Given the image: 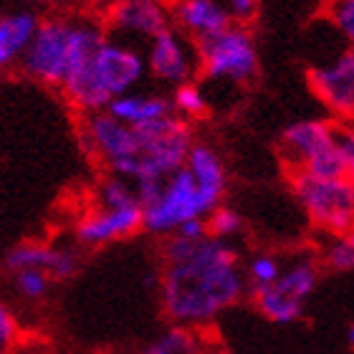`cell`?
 <instances>
[{"label":"cell","mask_w":354,"mask_h":354,"mask_svg":"<svg viewBox=\"0 0 354 354\" xmlns=\"http://www.w3.org/2000/svg\"><path fill=\"white\" fill-rule=\"evenodd\" d=\"M245 281L238 251L228 241L213 236L187 241L177 233L165 238L160 301L175 326L198 329L210 324L241 301Z\"/></svg>","instance_id":"6da1fadb"},{"label":"cell","mask_w":354,"mask_h":354,"mask_svg":"<svg viewBox=\"0 0 354 354\" xmlns=\"http://www.w3.org/2000/svg\"><path fill=\"white\" fill-rule=\"evenodd\" d=\"M281 155L291 165V172H309L329 180L347 177L339 129L324 119L291 122L281 134Z\"/></svg>","instance_id":"7a4b0ae2"},{"label":"cell","mask_w":354,"mask_h":354,"mask_svg":"<svg viewBox=\"0 0 354 354\" xmlns=\"http://www.w3.org/2000/svg\"><path fill=\"white\" fill-rule=\"evenodd\" d=\"M218 207L200 192L192 172L185 165L162 183L152 200L142 205L145 213V230L155 236L170 238L190 221H207Z\"/></svg>","instance_id":"3957f363"},{"label":"cell","mask_w":354,"mask_h":354,"mask_svg":"<svg viewBox=\"0 0 354 354\" xmlns=\"http://www.w3.org/2000/svg\"><path fill=\"white\" fill-rule=\"evenodd\" d=\"M291 190L319 230L329 236L354 230V185L347 177L329 180L309 172H291Z\"/></svg>","instance_id":"277c9868"},{"label":"cell","mask_w":354,"mask_h":354,"mask_svg":"<svg viewBox=\"0 0 354 354\" xmlns=\"http://www.w3.org/2000/svg\"><path fill=\"white\" fill-rule=\"evenodd\" d=\"M200 71L210 82L248 84L259 74V46L245 26H230L213 38L195 44Z\"/></svg>","instance_id":"5b68a950"},{"label":"cell","mask_w":354,"mask_h":354,"mask_svg":"<svg viewBox=\"0 0 354 354\" xmlns=\"http://www.w3.org/2000/svg\"><path fill=\"white\" fill-rule=\"evenodd\" d=\"M74 15H48L21 61V71L46 86H64L71 59Z\"/></svg>","instance_id":"8992f818"},{"label":"cell","mask_w":354,"mask_h":354,"mask_svg":"<svg viewBox=\"0 0 354 354\" xmlns=\"http://www.w3.org/2000/svg\"><path fill=\"white\" fill-rule=\"evenodd\" d=\"M319 283V263L311 256H296L281 271L271 288L253 294L256 306L276 324H291L304 314V304Z\"/></svg>","instance_id":"52a82bcc"},{"label":"cell","mask_w":354,"mask_h":354,"mask_svg":"<svg viewBox=\"0 0 354 354\" xmlns=\"http://www.w3.org/2000/svg\"><path fill=\"white\" fill-rule=\"evenodd\" d=\"M82 142L88 155H94L106 170H111L114 165L124 162V160H132L140 152L134 127H127L124 122L111 117L109 111L88 114L84 119Z\"/></svg>","instance_id":"ba28073f"},{"label":"cell","mask_w":354,"mask_h":354,"mask_svg":"<svg viewBox=\"0 0 354 354\" xmlns=\"http://www.w3.org/2000/svg\"><path fill=\"white\" fill-rule=\"evenodd\" d=\"M311 91L326 109L342 117H354V51L342 48L309 68Z\"/></svg>","instance_id":"9c48e42d"},{"label":"cell","mask_w":354,"mask_h":354,"mask_svg":"<svg viewBox=\"0 0 354 354\" xmlns=\"http://www.w3.org/2000/svg\"><path fill=\"white\" fill-rule=\"evenodd\" d=\"M147 66L155 79L177 88L183 84H190L195 71H200L198 48L190 46L187 36H183L177 28H167L149 41Z\"/></svg>","instance_id":"30bf717a"},{"label":"cell","mask_w":354,"mask_h":354,"mask_svg":"<svg viewBox=\"0 0 354 354\" xmlns=\"http://www.w3.org/2000/svg\"><path fill=\"white\" fill-rule=\"evenodd\" d=\"M106 23H109V30L114 38L152 41L167 28H172V13L157 0H122V3L109 8Z\"/></svg>","instance_id":"8fae6325"},{"label":"cell","mask_w":354,"mask_h":354,"mask_svg":"<svg viewBox=\"0 0 354 354\" xmlns=\"http://www.w3.org/2000/svg\"><path fill=\"white\" fill-rule=\"evenodd\" d=\"M145 228V213L142 205L122 207V210H99L84 215L76 223V241L82 245H106L119 238L134 236Z\"/></svg>","instance_id":"7c38bea8"},{"label":"cell","mask_w":354,"mask_h":354,"mask_svg":"<svg viewBox=\"0 0 354 354\" xmlns=\"http://www.w3.org/2000/svg\"><path fill=\"white\" fill-rule=\"evenodd\" d=\"M79 259L74 251L51 243H18L6 253V268L18 271H44L51 279H68L74 276Z\"/></svg>","instance_id":"4fadbf2b"},{"label":"cell","mask_w":354,"mask_h":354,"mask_svg":"<svg viewBox=\"0 0 354 354\" xmlns=\"http://www.w3.org/2000/svg\"><path fill=\"white\" fill-rule=\"evenodd\" d=\"M172 21L183 36L195 38V44L218 36L233 26L228 6H221L215 0H183L172 8Z\"/></svg>","instance_id":"5bb4252c"},{"label":"cell","mask_w":354,"mask_h":354,"mask_svg":"<svg viewBox=\"0 0 354 354\" xmlns=\"http://www.w3.org/2000/svg\"><path fill=\"white\" fill-rule=\"evenodd\" d=\"M38 13L28 8H15L0 15V66H21L23 56L30 48L38 28H41Z\"/></svg>","instance_id":"9a60e30c"},{"label":"cell","mask_w":354,"mask_h":354,"mask_svg":"<svg viewBox=\"0 0 354 354\" xmlns=\"http://www.w3.org/2000/svg\"><path fill=\"white\" fill-rule=\"evenodd\" d=\"M106 111L114 119L124 122L127 127H145L160 119L175 117V104H172V96L132 91V94L117 96Z\"/></svg>","instance_id":"2e32d148"},{"label":"cell","mask_w":354,"mask_h":354,"mask_svg":"<svg viewBox=\"0 0 354 354\" xmlns=\"http://www.w3.org/2000/svg\"><path fill=\"white\" fill-rule=\"evenodd\" d=\"M187 170L192 172L200 192L205 195L215 207H221L223 192H225V167H223L221 155L210 145L195 142L187 157Z\"/></svg>","instance_id":"e0dca14e"},{"label":"cell","mask_w":354,"mask_h":354,"mask_svg":"<svg viewBox=\"0 0 354 354\" xmlns=\"http://www.w3.org/2000/svg\"><path fill=\"white\" fill-rule=\"evenodd\" d=\"M142 205L137 190L129 180L119 175H106L96 185V207L99 210H122V207Z\"/></svg>","instance_id":"ac0fdd59"},{"label":"cell","mask_w":354,"mask_h":354,"mask_svg":"<svg viewBox=\"0 0 354 354\" xmlns=\"http://www.w3.org/2000/svg\"><path fill=\"white\" fill-rule=\"evenodd\" d=\"M205 347L207 344H203L195 329L172 326L170 332H165L155 344L145 347L140 354H205Z\"/></svg>","instance_id":"d6986e66"},{"label":"cell","mask_w":354,"mask_h":354,"mask_svg":"<svg viewBox=\"0 0 354 354\" xmlns=\"http://www.w3.org/2000/svg\"><path fill=\"white\" fill-rule=\"evenodd\" d=\"M281 271H283V263H281L276 256L271 253H256L251 261H248V268H245V279L251 283L253 294L271 288L276 281H279Z\"/></svg>","instance_id":"ffe728a7"},{"label":"cell","mask_w":354,"mask_h":354,"mask_svg":"<svg viewBox=\"0 0 354 354\" xmlns=\"http://www.w3.org/2000/svg\"><path fill=\"white\" fill-rule=\"evenodd\" d=\"M322 259H324L326 268H332V271H354V230L329 238Z\"/></svg>","instance_id":"44dd1931"},{"label":"cell","mask_w":354,"mask_h":354,"mask_svg":"<svg viewBox=\"0 0 354 354\" xmlns=\"http://www.w3.org/2000/svg\"><path fill=\"white\" fill-rule=\"evenodd\" d=\"M172 104H175V114L183 119H198L207 114V99L195 82L177 86L172 91Z\"/></svg>","instance_id":"7402d4cb"},{"label":"cell","mask_w":354,"mask_h":354,"mask_svg":"<svg viewBox=\"0 0 354 354\" xmlns=\"http://www.w3.org/2000/svg\"><path fill=\"white\" fill-rule=\"evenodd\" d=\"M241 230H243V218L233 207L221 205L207 218V233L213 238H218V241H228L230 243V238L238 236Z\"/></svg>","instance_id":"603a6c76"},{"label":"cell","mask_w":354,"mask_h":354,"mask_svg":"<svg viewBox=\"0 0 354 354\" xmlns=\"http://www.w3.org/2000/svg\"><path fill=\"white\" fill-rule=\"evenodd\" d=\"M13 286L21 299H26V301H38V299H44V296L48 294L51 276L44 271H18V273H13Z\"/></svg>","instance_id":"cb8c5ba5"},{"label":"cell","mask_w":354,"mask_h":354,"mask_svg":"<svg viewBox=\"0 0 354 354\" xmlns=\"http://www.w3.org/2000/svg\"><path fill=\"white\" fill-rule=\"evenodd\" d=\"M329 18L334 23V30L344 38L347 48L354 51V0H339L329 8Z\"/></svg>","instance_id":"d4e9b609"},{"label":"cell","mask_w":354,"mask_h":354,"mask_svg":"<svg viewBox=\"0 0 354 354\" xmlns=\"http://www.w3.org/2000/svg\"><path fill=\"white\" fill-rule=\"evenodd\" d=\"M228 13H230V21L236 23V26H245L248 28V23L259 13V3H253V0H230Z\"/></svg>","instance_id":"484cf974"},{"label":"cell","mask_w":354,"mask_h":354,"mask_svg":"<svg viewBox=\"0 0 354 354\" xmlns=\"http://www.w3.org/2000/svg\"><path fill=\"white\" fill-rule=\"evenodd\" d=\"M339 145L344 152V165H347V180L354 185V127L339 129Z\"/></svg>","instance_id":"4316f807"},{"label":"cell","mask_w":354,"mask_h":354,"mask_svg":"<svg viewBox=\"0 0 354 354\" xmlns=\"http://www.w3.org/2000/svg\"><path fill=\"white\" fill-rule=\"evenodd\" d=\"M15 334H18L15 317L3 306V309H0V342H3V347H8V344L15 339Z\"/></svg>","instance_id":"83f0119b"},{"label":"cell","mask_w":354,"mask_h":354,"mask_svg":"<svg viewBox=\"0 0 354 354\" xmlns=\"http://www.w3.org/2000/svg\"><path fill=\"white\" fill-rule=\"evenodd\" d=\"M205 354H233V352H230V349H225V347H210V344H207Z\"/></svg>","instance_id":"f1b7e54d"},{"label":"cell","mask_w":354,"mask_h":354,"mask_svg":"<svg viewBox=\"0 0 354 354\" xmlns=\"http://www.w3.org/2000/svg\"><path fill=\"white\" fill-rule=\"evenodd\" d=\"M347 342H349V344H352V347H354V324L347 329Z\"/></svg>","instance_id":"f546056e"}]
</instances>
